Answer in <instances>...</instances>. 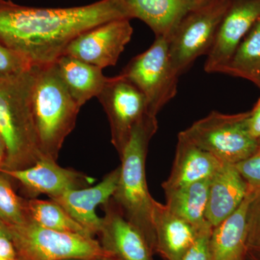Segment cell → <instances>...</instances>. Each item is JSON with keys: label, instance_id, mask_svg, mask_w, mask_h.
Wrapping results in <instances>:
<instances>
[{"label": "cell", "instance_id": "cell-31", "mask_svg": "<svg viewBox=\"0 0 260 260\" xmlns=\"http://www.w3.org/2000/svg\"><path fill=\"white\" fill-rule=\"evenodd\" d=\"M6 157V145L3 137L0 135V170L3 169Z\"/></svg>", "mask_w": 260, "mask_h": 260}, {"label": "cell", "instance_id": "cell-35", "mask_svg": "<svg viewBox=\"0 0 260 260\" xmlns=\"http://www.w3.org/2000/svg\"><path fill=\"white\" fill-rule=\"evenodd\" d=\"M246 260H259L257 258L255 257L254 255L251 254V253L248 252L247 258H246Z\"/></svg>", "mask_w": 260, "mask_h": 260}, {"label": "cell", "instance_id": "cell-29", "mask_svg": "<svg viewBox=\"0 0 260 260\" xmlns=\"http://www.w3.org/2000/svg\"><path fill=\"white\" fill-rule=\"evenodd\" d=\"M247 123L251 135L258 140L260 138V98L252 110L249 112Z\"/></svg>", "mask_w": 260, "mask_h": 260}, {"label": "cell", "instance_id": "cell-33", "mask_svg": "<svg viewBox=\"0 0 260 260\" xmlns=\"http://www.w3.org/2000/svg\"><path fill=\"white\" fill-rule=\"evenodd\" d=\"M249 252L260 260V245L249 248Z\"/></svg>", "mask_w": 260, "mask_h": 260}, {"label": "cell", "instance_id": "cell-32", "mask_svg": "<svg viewBox=\"0 0 260 260\" xmlns=\"http://www.w3.org/2000/svg\"><path fill=\"white\" fill-rule=\"evenodd\" d=\"M0 237L9 238V230L8 225L0 220Z\"/></svg>", "mask_w": 260, "mask_h": 260}, {"label": "cell", "instance_id": "cell-12", "mask_svg": "<svg viewBox=\"0 0 260 260\" xmlns=\"http://www.w3.org/2000/svg\"><path fill=\"white\" fill-rule=\"evenodd\" d=\"M0 172L18 184L26 199L43 194L53 198L72 189L88 187L94 181L83 173L61 167L56 161L46 158L26 169Z\"/></svg>", "mask_w": 260, "mask_h": 260}, {"label": "cell", "instance_id": "cell-6", "mask_svg": "<svg viewBox=\"0 0 260 260\" xmlns=\"http://www.w3.org/2000/svg\"><path fill=\"white\" fill-rule=\"evenodd\" d=\"M8 227L19 260H88L107 255L94 237L57 232L30 221Z\"/></svg>", "mask_w": 260, "mask_h": 260}, {"label": "cell", "instance_id": "cell-19", "mask_svg": "<svg viewBox=\"0 0 260 260\" xmlns=\"http://www.w3.org/2000/svg\"><path fill=\"white\" fill-rule=\"evenodd\" d=\"M130 18L144 22L155 37L169 38L182 18L202 0H123Z\"/></svg>", "mask_w": 260, "mask_h": 260}, {"label": "cell", "instance_id": "cell-23", "mask_svg": "<svg viewBox=\"0 0 260 260\" xmlns=\"http://www.w3.org/2000/svg\"><path fill=\"white\" fill-rule=\"evenodd\" d=\"M25 208L28 221L57 232L94 237L53 200L25 198Z\"/></svg>", "mask_w": 260, "mask_h": 260}, {"label": "cell", "instance_id": "cell-37", "mask_svg": "<svg viewBox=\"0 0 260 260\" xmlns=\"http://www.w3.org/2000/svg\"><path fill=\"white\" fill-rule=\"evenodd\" d=\"M258 143H259V147L260 148V138L258 139Z\"/></svg>", "mask_w": 260, "mask_h": 260}, {"label": "cell", "instance_id": "cell-2", "mask_svg": "<svg viewBox=\"0 0 260 260\" xmlns=\"http://www.w3.org/2000/svg\"><path fill=\"white\" fill-rule=\"evenodd\" d=\"M156 116L147 112L135 124L120 157V177L112 200L124 218L136 228L156 254L153 221L154 200L147 184V154L152 138L158 130Z\"/></svg>", "mask_w": 260, "mask_h": 260}, {"label": "cell", "instance_id": "cell-5", "mask_svg": "<svg viewBox=\"0 0 260 260\" xmlns=\"http://www.w3.org/2000/svg\"><path fill=\"white\" fill-rule=\"evenodd\" d=\"M248 116L249 112L225 114L213 111L180 133L220 161L235 165L259 148L258 140L248 127Z\"/></svg>", "mask_w": 260, "mask_h": 260}, {"label": "cell", "instance_id": "cell-8", "mask_svg": "<svg viewBox=\"0 0 260 260\" xmlns=\"http://www.w3.org/2000/svg\"><path fill=\"white\" fill-rule=\"evenodd\" d=\"M119 75L144 95L152 115L157 116L177 95L179 75L173 67L167 37H155L150 47L132 59Z\"/></svg>", "mask_w": 260, "mask_h": 260}, {"label": "cell", "instance_id": "cell-28", "mask_svg": "<svg viewBox=\"0 0 260 260\" xmlns=\"http://www.w3.org/2000/svg\"><path fill=\"white\" fill-rule=\"evenodd\" d=\"M247 226L248 248L260 245V191L249 207Z\"/></svg>", "mask_w": 260, "mask_h": 260}, {"label": "cell", "instance_id": "cell-17", "mask_svg": "<svg viewBox=\"0 0 260 260\" xmlns=\"http://www.w3.org/2000/svg\"><path fill=\"white\" fill-rule=\"evenodd\" d=\"M223 162L191 143L180 133L172 172L162 184L164 191L189 185L213 177Z\"/></svg>", "mask_w": 260, "mask_h": 260}, {"label": "cell", "instance_id": "cell-1", "mask_svg": "<svg viewBox=\"0 0 260 260\" xmlns=\"http://www.w3.org/2000/svg\"><path fill=\"white\" fill-rule=\"evenodd\" d=\"M131 19L123 0L66 8H39L0 0V43L32 66L54 64L73 39L89 29Z\"/></svg>", "mask_w": 260, "mask_h": 260}, {"label": "cell", "instance_id": "cell-18", "mask_svg": "<svg viewBox=\"0 0 260 260\" xmlns=\"http://www.w3.org/2000/svg\"><path fill=\"white\" fill-rule=\"evenodd\" d=\"M153 221L156 254L165 260H179L198 239L201 231L154 200ZM203 231V230H202Z\"/></svg>", "mask_w": 260, "mask_h": 260}, {"label": "cell", "instance_id": "cell-38", "mask_svg": "<svg viewBox=\"0 0 260 260\" xmlns=\"http://www.w3.org/2000/svg\"><path fill=\"white\" fill-rule=\"evenodd\" d=\"M68 260H75V259H68Z\"/></svg>", "mask_w": 260, "mask_h": 260}, {"label": "cell", "instance_id": "cell-39", "mask_svg": "<svg viewBox=\"0 0 260 260\" xmlns=\"http://www.w3.org/2000/svg\"><path fill=\"white\" fill-rule=\"evenodd\" d=\"M202 1H205V0H202Z\"/></svg>", "mask_w": 260, "mask_h": 260}, {"label": "cell", "instance_id": "cell-7", "mask_svg": "<svg viewBox=\"0 0 260 260\" xmlns=\"http://www.w3.org/2000/svg\"><path fill=\"white\" fill-rule=\"evenodd\" d=\"M232 0H205L191 10L168 38L174 70L180 76L200 56L208 54Z\"/></svg>", "mask_w": 260, "mask_h": 260}, {"label": "cell", "instance_id": "cell-27", "mask_svg": "<svg viewBox=\"0 0 260 260\" xmlns=\"http://www.w3.org/2000/svg\"><path fill=\"white\" fill-rule=\"evenodd\" d=\"M213 229L201 231L193 245L179 260H212L210 243Z\"/></svg>", "mask_w": 260, "mask_h": 260}, {"label": "cell", "instance_id": "cell-20", "mask_svg": "<svg viewBox=\"0 0 260 260\" xmlns=\"http://www.w3.org/2000/svg\"><path fill=\"white\" fill-rule=\"evenodd\" d=\"M55 66L63 83L80 108L93 97H98L109 78L102 69L68 55L56 59Z\"/></svg>", "mask_w": 260, "mask_h": 260}, {"label": "cell", "instance_id": "cell-16", "mask_svg": "<svg viewBox=\"0 0 260 260\" xmlns=\"http://www.w3.org/2000/svg\"><path fill=\"white\" fill-rule=\"evenodd\" d=\"M249 187L234 164H225L210 181L206 220L217 226L230 217L245 199Z\"/></svg>", "mask_w": 260, "mask_h": 260}, {"label": "cell", "instance_id": "cell-10", "mask_svg": "<svg viewBox=\"0 0 260 260\" xmlns=\"http://www.w3.org/2000/svg\"><path fill=\"white\" fill-rule=\"evenodd\" d=\"M133 34L129 19L107 22L75 37L65 48L62 55L73 56L102 70L114 66Z\"/></svg>", "mask_w": 260, "mask_h": 260}, {"label": "cell", "instance_id": "cell-4", "mask_svg": "<svg viewBox=\"0 0 260 260\" xmlns=\"http://www.w3.org/2000/svg\"><path fill=\"white\" fill-rule=\"evenodd\" d=\"M31 103L43 158L57 161L65 139L74 129L80 107L65 87L54 63L35 66Z\"/></svg>", "mask_w": 260, "mask_h": 260}, {"label": "cell", "instance_id": "cell-3", "mask_svg": "<svg viewBox=\"0 0 260 260\" xmlns=\"http://www.w3.org/2000/svg\"><path fill=\"white\" fill-rule=\"evenodd\" d=\"M34 78L35 66L23 74L0 78V135L6 145L1 170L26 169L43 159L32 112Z\"/></svg>", "mask_w": 260, "mask_h": 260}, {"label": "cell", "instance_id": "cell-26", "mask_svg": "<svg viewBox=\"0 0 260 260\" xmlns=\"http://www.w3.org/2000/svg\"><path fill=\"white\" fill-rule=\"evenodd\" d=\"M250 189H260V148L249 158L235 164Z\"/></svg>", "mask_w": 260, "mask_h": 260}, {"label": "cell", "instance_id": "cell-22", "mask_svg": "<svg viewBox=\"0 0 260 260\" xmlns=\"http://www.w3.org/2000/svg\"><path fill=\"white\" fill-rule=\"evenodd\" d=\"M223 73L249 80L260 88V18L238 46Z\"/></svg>", "mask_w": 260, "mask_h": 260}, {"label": "cell", "instance_id": "cell-14", "mask_svg": "<svg viewBox=\"0 0 260 260\" xmlns=\"http://www.w3.org/2000/svg\"><path fill=\"white\" fill-rule=\"evenodd\" d=\"M120 170L119 166L108 173L95 186L72 189L49 199L60 205L94 237L102 225V218L98 216L95 209L112 198L119 183Z\"/></svg>", "mask_w": 260, "mask_h": 260}, {"label": "cell", "instance_id": "cell-9", "mask_svg": "<svg viewBox=\"0 0 260 260\" xmlns=\"http://www.w3.org/2000/svg\"><path fill=\"white\" fill-rule=\"evenodd\" d=\"M97 98L107 114L112 143L120 158L135 124L148 112L146 99L121 75L109 78Z\"/></svg>", "mask_w": 260, "mask_h": 260}, {"label": "cell", "instance_id": "cell-15", "mask_svg": "<svg viewBox=\"0 0 260 260\" xmlns=\"http://www.w3.org/2000/svg\"><path fill=\"white\" fill-rule=\"evenodd\" d=\"M259 191L249 188L238 209L213 228L210 243L212 260H246L249 252L248 213L251 202Z\"/></svg>", "mask_w": 260, "mask_h": 260}, {"label": "cell", "instance_id": "cell-30", "mask_svg": "<svg viewBox=\"0 0 260 260\" xmlns=\"http://www.w3.org/2000/svg\"><path fill=\"white\" fill-rule=\"evenodd\" d=\"M0 256L9 259H19L14 244L9 238L0 237Z\"/></svg>", "mask_w": 260, "mask_h": 260}, {"label": "cell", "instance_id": "cell-21", "mask_svg": "<svg viewBox=\"0 0 260 260\" xmlns=\"http://www.w3.org/2000/svg\"><path fill=\"white\" fill-rule=\"evenodd\" d=\"M210 179L165 191L167 208L173 213L202 231L213 228L206 220Z\"/></svg>", "mask_w": 260, "mask_h": 260}, {"label": "cell", "instance_id": "cell-36", "mask_svg": "<svg viewBox=\"0 0 260 260\" xmlns=\"http://www.w3.org/2000/svg\"><path fill=\"white\" fill-rule=\"evenodd\" d=\"M0 260H19V259H6V258H3V257H2V256H0Z\"/></svg>", "mask_w": 260, "mask_h": 260}, {"label": "cell", "instance_id": "cell-13", "mask_svg": "<svg viewBox=\"0 0 260 260\" xmlns=\"http://www.w3.org/2000/svg\"><path fill=\"white\" fill-rule=\"evenodd\" d=\"M102 206L104 215L98 235L107 255L114 260H154L144 237L124 218L112 198Z\"/></svg>", "mask_w": 260, "mask_h": 260}, {"label": "cell", "instance_id": "cell-25", "mask_svg": "<svg viewBox=\"0 0 260 260\" xmlns=\"http://www.w3.org/2000/svg\"><path fill=\"white\" fill-rule=\"evenodd\" d=\"M32 67L25 56L0 43V78L23 74Z\"/></svg>", "mask_w": 260, "mask_h": 260}, {"label": "cell", "instance_id": "cell-11", "mask_svg": "<svg viewBox=\"0 0 260 260\" xmlns=\"http://www.w3.org/2000/svg\"><path fill=\"white\" fill-rule=\"evenodd\" d=\"M260 18V0H232L207 54L204 70L223 73L238 46Z\"/></svg>", "mask_w": 260, "mask_h": 260}, {"label": "cell", "instance_id": "cell-24", "mask_svg": "<svg viewBox=\"0 0 260 260\" xmlns=\"http://www.w3.org/2000/svg\"><path fill=\"white\" fill-rule=\"evenodd\" d=\"M0 220L7 225H20L28 221L25 198L15 192L13 182L0 172Z\"/></svg>", "mask_w": 260, "mask_h": 260}, {"label": "cell", "instance_id": "cell-34", "mask_svg": "<svg viewBox=\"0 0 260 260\" xmlns=\"http://www.w3.org/2000/svg\"><path fill=\"white\" fill-rule=\"evenodd\" d=\"M88 260H114L113 258L111 257L109 255H104L101 256H98V257L93 258V259H90Z\"/></svg>", "mask_w": 260, "mask_h": 260}]
</instances>
